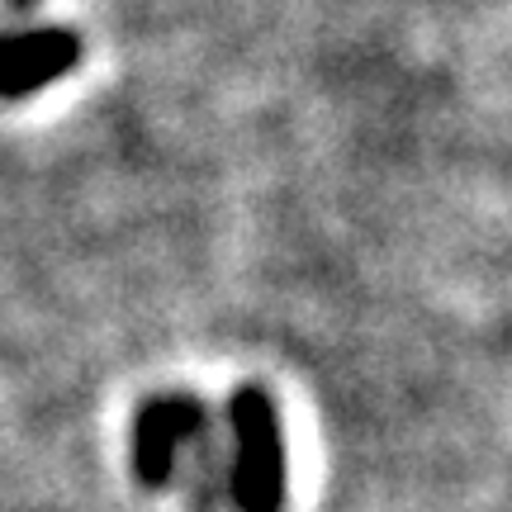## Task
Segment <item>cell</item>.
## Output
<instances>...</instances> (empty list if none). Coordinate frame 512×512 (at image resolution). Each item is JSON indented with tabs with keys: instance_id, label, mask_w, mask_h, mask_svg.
<instances>
[{
	"instance_id": "cell-1",
	"label": "cell",
	"mask_w": 512,
	"mask_h": 512,
	"mask_svg": "<svg viewBox=\"0 0 512 512\" xmlns=\"http://www.w3.org/2000/svg\"><path fill=\"white\" fill-rule=\"evenodd\" d=\"M233 422V498L242 512H280L290 498V456L280 437L275 399L261 384H242L228 399Z\"/></svg>"
},
{
	"instance_id": "cell-2",
	"label": "cell",
	"mask_w": 512,
	"mask_h": 512,
	"mask_svg": "<svg viewBox=\"0 0 512 512\" xmlns=\"http://www.w3.org/2000/svg\"><path fill=\"white\" fill-rule=\"evenodd\" d=\"M81 38L72 29H10L0 34V100H29L76 72Z\"/></svg>"
},
{
	"instance_id": "cell-3",
	"label": "cell",
	"mask_w": 512,
	"mask_h": 512,
	"mask_svg": "<svg viewBox=\"0 0 512 512\" xmlns=\"http://www.w3.org/2000/svg\"><path fill=\"white\" fill-rule=\"evenodd\" d=\"M204 408L195 394H157L133 422V465L147 484H166L181 446L204 437Z\"/></svg>"
}]
</instances>
